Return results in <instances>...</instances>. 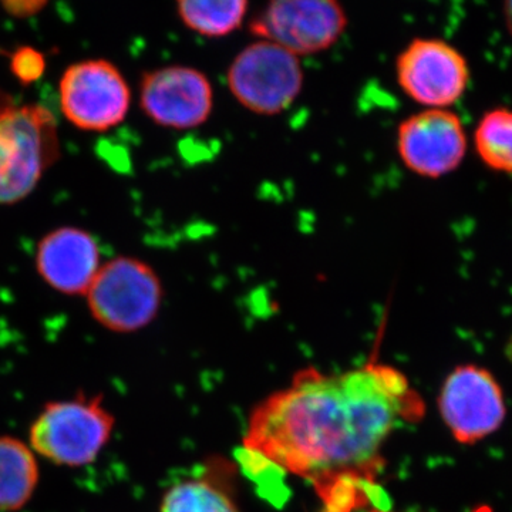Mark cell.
<instances>
[{"label":"cell","mask_w":512,"mask_h":512,"mask_svg":"<svg viewBox=\"0 0 512 512\" xmlns=\"http://www.w3.org/2000/svg\"><path fill=\"white\" fill-rule=\"evenodd\" d=\"M426 413L399 369L369 362L343 373L303 367L252 410L244 450L312 484L338 474L376 480L397 424Z\"/></svg>","instance_id":"cell-1"},{"label":"cell","mask_w":512,"mask_h":512,"mask_svg":"<svg viewBox=\"0 0 512 512\" xmlns=\"http://www.w3.org/2000/svg\"><path fill=\"white\" fill-rule=\"evenodd\" d=\"M114 427L116 417L103 396L80 392L47 402L30 423L28 443L53 466L83 468L109 446Z\"/></svg>","instance_id":"cell-2"},{"label":"cell","mask_w":512,"mask_h":512,"mask_svg":"<svg viewBox=\"0 0 512 512\" xmlns=\"http://www.w3.org/2000/svg\"><path fill=\"white\" fill-rule=\"evenodd\" d=\"M52 113L30 104L0 111V204L25 200L57 158Z\"/></svg>","instance_id":"cell-3"},{"label":"cell","mask_w":512,"mask_h":512,"mask_svg":"<svg viewBox=\"0 0 512 512\" xmlns=\"http://www.w3.org/2000/svg\"><path fill=\"white\" fill-rule=\"evenodd\" d=\"M90 313L114 333H134L157 319L164 288L153 266L131 256H119L101 265L86 293Z\"/></svg>","instance_id":"cell-4"},{"label":"cell","mask_w":512,"mask_h":512,"mask_svg":"<svg viewBox=\"0 0 512 512\" xmlns=\"http://www.w3.org/2000/svg\"><path fill=\"white\" fill-rule=\"evenodd\" d=\"M303 83L301 59L262 39L245 46L227 72L229 92L256 116L274 117L291 109L301 96Z\"/></svg>","instance_id":"cell-5"},{"label":"cell","mask_w":512,"mask_h":512,"mask_svg":"<svg viewBox=\"0 0 512 512\" xmlns=\"http://www.w3.org/2000/svg\"><path fill=\"white\" fill-rule=\"evenodd\" d=\"M397 84L423 109H451L466 96L471 67L458 47L437 37H416L396 59Z\"/></svg>","instance_id":"cell-6"},{"label":"cell","mask_w":512,"mask_h":512,"mask_svg":"<svg viewBox=\"0 0 512 512\" xmlns=\"http://www.w3.org/2000/svg\"><path fill=\"white\" fill-rule=\"evenodd\" d=\"M348 26V13L340 0H266L249 30L258 39L301 57L335 46Z\"/></svg>","instance_id":"cell-7"},{"label":"cell","mask_w":512,"mask_h":512,"mask_svg":"<svg viewBox=\"0 0 512 512\" xmlns=\"http://www.w3.org/2000/svg\"><path fill=\"white\" fill-rule=\"evenodd\" d=\"M60 109L74 127L107 131L126 120L131 89L107 60H84L67 67L59 84Z\"/></svg>","instance_id":"cell-8"},{"label":"cell","mask_w":512,"mask_h":512,"mask_svg":"<svg viewBox=\"0 0 512 512\" xmlns=\"http://www.w3.org/2000/svg\"><path fill=\"white\" fill-rule=\"evenodd\" d=\"M396 148L410 173L440 180L466 160L470 138L463 120L451 109H423L397 127Z\"/></svg>","instance_id":"cell-9"},{"label":"cell","mask_w":512,"mask_h":512,"mask_svg":"<svg viewBox=\"0 0 512 512\" xmlns=\"http://www.w3.org/2000/svg\"><path fill=\"white\" fill-rule=\"evenodd\" d=\"M439 410L447 429L460 444H474L501 426L507 406L493 373L477 365L454 367L444 380Z\"/></svg>","instance_id":"cell-10"},{"label":"cell","mask_w":512,"mask_h":512,"mask_svg":"<svg viewBox=\"0 0 512 512\" xmlns=\"http://www.w3.org/2000/svg\"><path fill=\"white\" fill-rule=\"evenodd\" d=\"M214 104L211 80L195 67L171 64L141 77V110L157 126L194 130L210 120Z\"/></svg>","instance_id":"cell-11"},{"label":"cell","mask_w":512,"mask_h":512,"mask_svg":"<svg viewBox=\"0 0 512 512\" xmlns=\"http://www.w3.org/2000/svg\"><path fill=\"white\" fill-rule=\"evenodd\" d=\"M100 268L99 245L84 229H55L37 245V272L64 295H86Z\"/></svg>","instance_id":"cell-12"},{"label":"cell","mask_w":512,"mask_h":512,"mask_svg":"<svg viewBox=\"0 0 512 512\" xmlns=\"http://www.w3.org/2000/svg\"><path fill=\"white\" fill-rule=\"evenodd\" d=\"M237 468L224 457L207 460L200 476L168 488L160 512H241L235 497Z\"/></svg>","instance_id":"cell-13"},{"label":"cell","mask_w":512,"mask_h":512,"mask_svg":"<svg viewBox=\"0 0 512 512\" xmlns=\"http://www.w3.org/2000/svg\"><path fill=\"white\" fill-rule=\"evenodd\" d=\"M39 483V457L28 441L0 434V512L23 510Z\"/></svg>","instance_id":"cell-14"},{"label":"cell","mask_w":512,"mask_h":512,"mask_svg":"<svg viewBox=\"0 0 512 512\" xmlns=\"http://www.w3.org/2000/svg\"><path fill=\"white\" fill-rule=\"evenodd\" d=\"M249 0H175L185 28L202 37L232 35L247 18Z\"/></svg>","instance_id":"cell-15"},{"label":"cell","mask_w":512,"mask_h":512,"mask_svg":"<svg viewBox=\"0 0 512 512\" xmlns=\"http://www.w3.org/2000/svg\"><path fill=\"white\" fill-rule=\"evenodd\" d=\"M471 143L484 167L512 177V109L494 107L485 111L474 128Z\"/></svg>","instance_id":"cell-16"},{"label":"cell","mask_w":512,"mask_h":512,"mask_svg":"<svg viewBox=\"0 0 512 512\" xmlns=\"http://www.w3.org/2000/svg\"><path fill=\"white\" fill-rule=\"evenodd\" d=\"M12 70L23 83L35 82L45 70V59L32 47H22L12 56Z\"/></svg>","instance_id":"cell-17"},{"label":"cell","mask_w":512,"mask_h":512,"mask_svg":"<svg viewBox=\"0 0 512 512\" xmlns=\"http://www.w3.org/2000/svg\"><path fill=\"white\" fill-rule=\"evenodd\" d=\"M3 8L16 18H29L45 8L47 0H0Z\"/></svg>","instance_id":"cell-18"},{"label":"cell","mask_w":512,"mask_h":512,"mask_svg":"<svg viewBox=\"0 0 512 512\" xmlns=\"http://www.w3.org/2000/svg\"><path fill=\"white\" fill-rule=\"evenodd\" d=\"M503 19L505 29L512 39V0H503Z\"/></svg>","instance_id":"cell-19"},{"label":"cell","mask_w":512,"mask_h":512,"mask_svg":"<svg viewBox=\"0 0 512 512\" xmlns=\"http://www.w3.org/2000/svg\"><path fill=\"white\" fill-rule=\"evenodd\" d=\"M375 512H384V511H375Z\"/></svg>","instance_id":"cell-20"},{"label":"cell","mask_w":512,"mask_h":512,"mask_svg":"<svg viewBox=\"0 0 512 512\" xmlns=\"http://www.w3.org/2000/svg\"><path fill=\"white\" fill-rule=\"evenodd\" d=\"M322 512H329V511H325V510H323Z\"/></svg>","instance_id":"cell-21"}]
</instances>
